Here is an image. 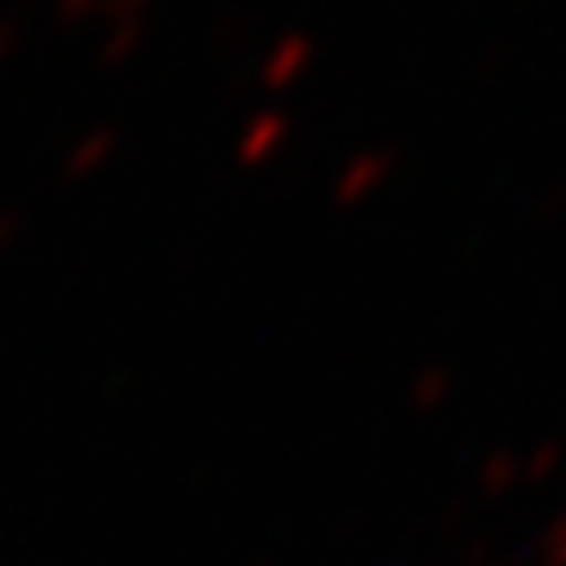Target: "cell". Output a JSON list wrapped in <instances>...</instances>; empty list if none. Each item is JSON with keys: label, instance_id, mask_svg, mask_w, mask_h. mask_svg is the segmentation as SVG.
<instances>
[{"label": "cell", "instance_id": "6da1fadb", "mask_svg": "<svg viewBox=\"0 0 566 566\" xmlns=\"http://www.w3.org/2000/svg\"><path fill=\"white\" fill-rule=\"evenodd\" d=\"M308 63H313V41L308 36H286L263 63V85L268 90H286Z\"/></svg>", "mask_w": 566, "mask_h": 566}, {"label": "cell", "instance_id": "7a4b0ae2", "mask_svg": "<svg viewBox=\"0 0 566 566\" xmlns=\"http://www.w3.org/2000/svg\"><path fill=\"white\" fill-rule=\"evenodd\" d=\"M144 32H148V19H138V23H112V32L103 36L98 63H103V67H120V63H129L134 50L144 45Z\"/></svg>", "mask_w": 566, "mask_h": 566}, {"label": "cell", "instance_id": "3957f363", "mask_svg": "<svg viewBox=\"0 0 566 566\" xmlns=\"http://www.w3.org/2000/svg\"><path fill=\"white\" fill-rule=\"evenodd\" d=\"M281 129H286V120L281 116H259V125L245 134V144H241V153H245V161H259L268 148H276V138H281Z\"/></svg>", "mask_w": 566, "mask_h": 566}, {"label": "cell", "instance_id": "277c9868", "mask_svg": "<svg viewBox=\"0 0 566 566\" xmlns=\"http://www.w3.org/2000/svg\"><path fill=\"white\" fill-rule=\"evenodd\" d=\"M112 153V134L107 129H98V134H90L85 144L72 153V175H85V170H94V166H103V157Z\"/></svg>", "mask_w": 566, "mask_h": 566}, {"label": "cell", "instance_id": "5b68a950", "mask_svg": "<svg viewBox=\"0 0 566 566\" xmlns=\"http://www.w3.org/2000/svg\"><path fill=\"white\" fill-rule=\"evenodd\" d=\"M153 10V0H98V14L107 23H138V19H148Z\"/></svg>", "mask_w": 566, "mask_h": 566}, {"label": "cell", "instance_id": "8992f818", "mask_svg": "<svg viewBox=\"0 0 566 566\" xmlns=\"http://www.w3.org/2000/svg\"><path fill=\"white\" fill-rule=\"evenodd\" d=\"M54 10L63 23H85L98 14V0H54Z\"/></svg>", "mask_w": 566, "mask_h": 566}, {"label": "cell", "instance_id": "52a82bcc", "mask_svg": "<svg viewBox=\"0 0 566 566\" xmlns=\"http://www.w3.org/2000/svg\"><path fill=\"white\" fill-rule=\"evenodd\" d=\"M14 50H19V23L0 19V63H6V59H10Z\"/></svg>", "mask_w": 566, "mask_h": 566}]
</instances>
